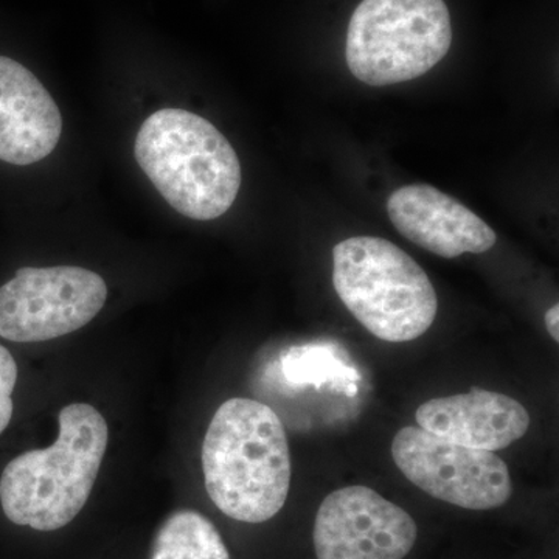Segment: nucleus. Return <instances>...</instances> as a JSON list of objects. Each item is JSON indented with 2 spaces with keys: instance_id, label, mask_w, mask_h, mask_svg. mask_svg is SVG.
Returning <instances> with one entry per match:
<instances>
[{
  "instance_id": "nucleus-1",
  "label": "nucleus",
  "mask_w": 559,
  "mask_h": 559,
  "mask_svg": "<svg viewBox=\"0 0 559 559\" xmlns=\"http://www.w3.org/2000/svg\"><path fill=\"white\" fill-rule=\"evenodd\" d=\"M202 471L210 499L226 516L246 524L277 516L293 474L282 419L260 401L221 404L202 444Z\"/></svg>"
},
{
  "instance_id": "nucleus-2",
  "label": "nucleus",
  "mask_w": 559,
  "mask_h": 559,
  "mask_svg": "<svg viewBox=\"0 0 559 559\" xmlns=\"http://www.w3.org/2000/svg\"><path fill=\"white\" fill-rule=\"evenodd\" d=\"M58 423L51 447L17 455L0 476V506L13 524L55 532L75 520L91 498L108 448V423L84 403L66 406Z\"/></svg>"
},
{
  "instance_id": "nucleus-3",
  "label": "nucleus",
  "mask_w": 559,
  "mask_h": 559,
  "mask_svg": "<svg viewBox=\"0 0 559 559\" xmlns=\"http://www.w3.org/2000/svg\"><path fill=\"white\" fill-rule=\"evenodd\" d=\"M134 154L162 198L187 218H219L237 200L240 159L229 140L197 114L157 110L140 127Z\"/></svg>"
},
{
  "instance_id": "nucleus-4",
  "label": "nucleus",
  "mask_w": 559,
  "mask_h": 559,
  "mask_svg": "<svg viewBox=\"0 0 559 559\" xmlns=\"http://www.w3.org/2000/svg\"><path fill=\"white\" fill-rule=\"evenodd\" d=\"M333 285L353 318L381 341L418 340L439 311L428 274L384 238L353 237L334 246Z\"/></svg>"
},
{
  "instance_id": "nucleus-5",
  "label": "nucleus",
  "mask_w": 559,
  "mask_h": 559,
  "mask_svg": "<svg viewBox=\"0 0 559 559\" xmlns=\"http://www.w3.org/2000/svg\"><path fill=\"white\" fill-rule=\"evenodd\" d=\"M451 44L444 0H362L349 20L345 58L355 79L389 86L428 73Z\"/></svg>"
},
{
  "instance_id": "nucleus-6",
  "label": "nucleus",
  "mask_w": 559,
  "mask_h": 559,
  "mask_svg": "<svg viewBox=\"0 0 559 559\" xmlns=\"http://www.w3.org/2000/svg\"><path fill=\"white\" fill-rule=\"evenodd\" d=\"M108 286L76 266L22 267L0 286V337L21 344L57 340L97 318Z\"/></svg>"
},
{
  "instance_id": "nucleus-7",
  "label": "nucleus",
  "mask_w": 559,
  "mask_h": 559,
  "mask_svg": "<svg viewBox=\"0 0 559 559\" xmlns=\"http://www.w3.org/2000/svg\"><path fill=\"white\" fill-rule=\"evenodd\" d=\"M392 457L404 477L426 495L460 509H499L513 495L509 466L495 452L452 443L418 426L399 430Z\"/></svg>"
},
{
  "instance_id": "nucleus-8",
  "label": "nucleus",
  "mask_w": 559,
  "mask_h": 559,
  "mask_svg": "<svg viewBox=\"0 0 559 559\" xmlns=\"http://www.w3.org/2000/svg\"><path fill=\"white\" fill-rule=\"evenodd\" d=\"M417 536L406 510L364 485L326 496L312 532L318 559H404Z\"/></svg>"
},
{
  "instance_id": "nucleus-9",
  "label": "nucleus",
  "mask_w": 559,
  "mask_h": 559,
  "mask_svg": "<svg viewBox=\"0 0 559 559\" xmlns=\"http://www.w3.org/2000/svg\"><path fill=\"white\" fill-rule=\"evenodd\" d=\"M388 213L404 238L441 259L484 253L498 241L495 230L476 213L430 186H406L393 191Z\"/></svg>"
},
{
  "instance_id": "nucleus-10",
  "label": "nucleus",
  "mask_w": 559,
  "mask_h": 559,
  "mask_svg": "<svg viewBox=\"0 0 559 559\" xmlns=\"http://www.w3.org/2000/svg\"><path fill=\"white\" fill-rule=\"evenodd\" d=\"M418 428L473 450L499 451L530 428L527 409L509 395L473 388L468 393L426 401L415 412Z\"/></svg>"
},
{
  "instance_id": "nucleus-11",
  "label": "nucleus",
  "mask_w": 559,
  "mask_h": 559,
  "mask_svg": "<svg viewBox=\"0 0 559 559\" xmlns=\"http://www.w3.org/2000/svg\"><path fill=\"white\" fill-rule=\"evenodd\" d=\"M61 110L21 62L0 57V160L32 165L57 148Z\"/></svg>"
},
{
  "instance_id": "nucleus-12",
  "label": "nucleus",
  "mask_w": 559,
  "mask_h": 559,
  "mask_svg": "<svg viewBox=\"0 0 559 559\" xmlns=\"http://www.w3.org/2000/svg\"><path fill=\"white\" fill-rule=\"evenodd\" d=\"M150 559H230V555L212 521L194 510H178L157 528Z\"/></svg>"
},
{
  "instance_id": "nucleus-13",
  "label": "nucleus",
  "mask_w": 559,
  "mask_h": 559,
  "mask_svg": "<svg viewBox=\"0 0 559 559\" xmlns=\"http://www.w3.org/2000/svg\"><path fill=\"white\" fill-rule=\"evenodd\" d=\"M17 366L11 353L0 345V436L13 417V392L16 388Z\"/></svg>"
},
{
  "instance_id": "nucleus-14",
  "label": "nucleus",
  "mask_w": 559,
  "mask_h": 559,
  "mask_svg": "<svg viewBox=\"0 0 559 559\" xmlns=\"http://www.w3.org/2000/svg\"><path fill=\"white\" fill-rule=\"evenodd\" d=\"M544 320H546V329L549 331L551 340L555 342L559 341V307L555 305L551 307L549 311L544 316Z\"/></svg>"
}]
</instances>
